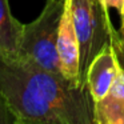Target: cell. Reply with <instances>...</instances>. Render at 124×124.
<instances>
[{"instance_id":"1","label":"cell","mask_w":124,"mask_h":124,"mask_svg":"<svg viewBox=\"0 0 124 124\" xmlns=\"http://www.w3.org/2000/svg\"><path fill=\"white\" fill-rule=\"evenodd\" d=\"M0 95L15 124H93L88 88L28 59L0 56Z\"/></svg>"},{"instance_id":"2","label":"cell","mask_w":124,"mask_h":124,"mask_svg":"<svg viewBox=\"0 0 124 124\" xmlns=\"http://www.w3.org/2000/svg\"><path fill=\"white\" fill-rule=\"evenodd\" d=\"M72 16L80 44V78L87 87V71L93 57L107 44L115 46L120 36L100 0H72Z\"/></svg>"},{"instance_id":"3","label":"cell","mask_w":124,"mask_h":124,"mask_svg":"<svg viewBox=\"0 0 124 124\" xmlns=\"http://www.w3.org/2000/svg\"><path fill=\"white\" fill-rule=\"evenodd\" d=\"M64 4L65 0H47L41 14L30 24H24L20 41V57L55 73H62L57 35Z\"/></svg>"},{"instance_id":"4","label":"cell","mask_w":124,"mask_h":124,"mask_svg":"<svg viewBox=\"0 0 124 124\" xmlns=\"http://www.w3.org/2000/svg\"><path fill=\"white\" fill-rule=\"evenodd\" d=\"M57 55L62 73L68 81L80 88H87L80 78V44L72 16V0H65L57 35Z\"/></svg>"},{"instance_id":"5","label":"cell","mask_w":124,"mask_h":124,"mask_svg":"<svg viewBox=\"0 0 124 124\" xmlns=\"http://www.w3.org/2000/svg\"><path fill=\"white\" fill-rule=\"evenodd\" d=\"M121 70L117 51L112 43L107 44L91 62L87 71V88L93 103L108 93Z\"/></svg>"},{"instance_id":"6","label":"cell","mask_w":124,"mask_h":124,"mask_svg":"<svg viewBox=\"0 0 124 124\" xmlns=\"http://www.w3.org/2000/svg\"><path fill=\"white\" fill-rule=\"evenodd\" d=\"M93 124H124V68L119 71L108 93L93 103Z\"/></svg>"},{"instance_id":"7","label":"cell","mask_w":124,"mask_h":124,"mask_svg":"<svg viewBox=\"0 0 124 124\" xmlns=\"http://www.w3.org/2000/svg\"><path fill=\"white\" fill-rule=\"evenodd\" d=\"M24 24L15 19L8 0H0V56L20 57V41Z\"/></svg>"},{"instance_id":"8","label":"cell","mask_w":124,"mask_h":124,"mask_svg":"<svg viewBox=\"0 0 124 124\" xmlns=\"http://www.w3.org/2000/svg\"><path fill=\"white\" fill-rule=\"evenodd\" d=\"M0 124H15V117L6 104V100L0 95Z\"/></svg>"},{"instance_id":"9","label":"cell","mask_w":124,"mask_h":124,"mask_svg":"<svg viewBox=\"0 0 124 124\" xmlns=\"http://www.w3.org/2000/svg\"><path fill=\"white\" fill-rule=\"evenodd\" d=\"M100 1H101L103 7H104L107 11H109V8H115L120 16L123 15V12H124V0H100Z\"/></svg>"},{"instance_id":"10","label":"cell","mask_w":124,"mask_h":124,"mask_svg":"<svg viewBox=\"0 0 124 124\" xmlns=\"http://www.w3.org/2000/svg\"><path fill=\"white\" fill-rule=\"evenodd\" d=\"M120 17H121V24H120V30H119V36H120V39H119V41L115 44L116 51H123L124 49V12Z\"/></svg>"},{"instance_id":"11","label":"cell","mask_w":124,"mask_h":124,"mask_svg":"<svg viewBox=\"0 0 124 124\" xmlns=\"http://www.w3.org/2000/svg\"><path fill=\"white\" fill-rule=\"evenodd\" d=\"M117 56H119V62H120V65L124 68V49H123V51H117Z\"/></svg>"}]
</instances>
